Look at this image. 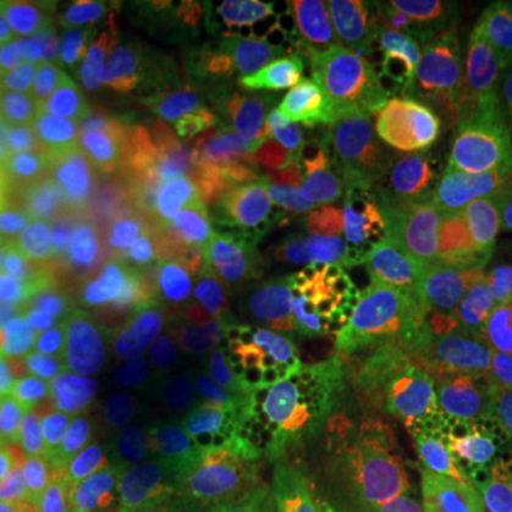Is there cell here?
I'll list each match as a JSON object with an SVG mask.
<instances>
[{
    "mask_svg": "<svg viewBox=\"0 0 512 512\" xmlns=\"http://www.w3.org/2000/svg\"><path fill=\"white\" fill-rule=\"evenodd\" d=\"M77 211L63 188L0 180V242L15 254L66 251Z\"/></svg>",
    "mask_w": 512,
    "mask_h": 512,
    "instance_id": "cell-20",
    "label": "cell"
},
{
    "mask_svg": "<svg viewBox=\"0 0 512 512\" xmlns=\"http://www.w3.org/2000/svg\"><path fill=\"white\" fill-rule=\"evenodd\" d=\"M478 171L490 180H501L507 183L512 180V146L504 151H490V154H481L478 157Z\"/></svg>",
    "mask_w": 512,
    "mask_h": 512,
    "instance_id": "cell-41",
    "label": "cell"
},
{
    "mask_svg": "<svg viewBox=\"0 0 512 512\" xmlns=\"http://www.w3.org/2000/svg\"><path fill=\"white\" fill-rule=\"evenodd\" d=\"M29 89L46 126L80 128L89 123L86 97L69 74H43L29 80Z\"/></svg>",
    "mask_w": 512,
    "mask_h": 512,
    "instance_id": "cell-35",
    "label": "cell"
},
{
    "mask_svg": "<svg viewBox=\"0 0 512 512\" xmlns=\"http://www.w3.org/2000/svg\"><path fill=\"white\" fill-rule=\"evenodd\" d=\"M23 376L49 373L97 350V311L92 302H55L15 313L3 330Z\"/></svg>",
    "mask_w": 512,
    "mask_h": 512,
    "instance_id": "cell-16",
    "label": "cell"
},
{
    "mask_svg": "<svg viewBox=\"0 0 512 512\" xmlns=\"http://www.w3.org/2000/svg\"><path fill=\"white\" fill-rule=\"evenodd\" d=\"M390 328L430 330L450 336L493 325L512 333L510 302L450 248L407 262L384 291Z\"/></svg>",
    "mask_w": 512,
    "mask_h": 512,
    "instance_id": "cell-2",
    "label": "cell"
},
{
    "mask_svg": "<svg viewBox=\"0 0 512 512\" xmlns=\"http://www.w3.org/2000/svg\"><path fill=\"white\" fill-rule=\"evenodd\" d=\"M407 512H512V484L470 464H430L407 493Z\"/></svg>",
    "mask_w": 512,
    "mask_h": 512,
    "instance_id": "cell-25",
    "label": "cell"
},
{
    "mask_svg": "<svg viewBox=\"0 0 512 512\" xmlns=\"http://www.w3.org/2000/svg\"><path fill=\"white\" fill-rule=\"evenodd\" d=\"M433 97L456 111L470 146L487 148V154L512 146L510 74H450Z\"/></svg>",
    "mask_w": 512,
    "mask_h": 512,
    "instance_id": "cell-22",
    "label": "cell"
},
{
    "mask_svg": "<svg viewBox=\"0 0 512 512\" xmlns=\"http://www.w3.org/2000/svg\"><path fill=\"white\" fill-rule=\"evenodd\" d=\"M436 248V237L424 222L413 217H399V220L379 225L367 231L350 245V256L356 271L365 276L390 274L393 268H402L413 259H421Z\"/></svg>",
    "mask_w": 512,
    "mask_h": 512,
    "instance_id": "cell-33",
    "label": "cell"
},
{
    "mask_svg": "<svg viewBox=\"0 0 512 512\" xmlns=\"http://www.w3.org/2000/svg\"><path fill=\"white\" fill-rule=\"evenodd\" d=\"M66 436L35 407L20 402L0 419V467L15 481H32Z\"/></svg>",
    "mask_w": 512,
    "mask_h": 512,
    "instance_id": "cell-31",
    "label": "cell"
},
{
    "mask_svg": "<svg viewBox=\"0 0 512 512\" xmlns=\"http://www.w3.org/2000/svg\"><path fill=\"white\" fill-rule=\"evenodd\" d=\"M92 6L0 0V26L32 74H63L103 46Z\"/></svg>",
    "mask_w": 512,
    "mask_h": 512,
    "instance_id": "cell-12",
    "label": "cell"
},
{
    "mask_svg": "<svg viewBox=\"0 0 512 512\" xmlns=\"http://www.w3.org/2000/svg\"><path fill=\"white\" fill-rule=\"evenodd\" d=\"M46 126L43 114L37 109L29 83H20L0 92V146L9 148L37 134Z\"/></svg>",
    "mask_w": 512,
    "mask_h": 512,
    "instance_id": "cell-37",
    "label": "cell"
},
{
    "mask_svg": "<svg viewBox=\"0 0 512 512\" xmlns=\"http://www.w3.org/2000/svg\"><path fill=\"white\" fill-rule=\"evenodd\" d=\"M72 77L80 86V92L86 97V111H89V123L97 126H120V94H117V80L111 72L106 49L83 57L74 69L63 72Z\"/></svg>",
    "mask_w": 512,
    "mask_h": 512,
    "instance_id": "cell-34",
    "label": "cell"
},
{
    "mask_svg": "<svg viewBox=\"0 0 512 512\" xmlns=\"http://www.w3.org/2000/svg\"><path fill=\"white\" fill-rule=\"evenodd\" d=\"M134 512H217L208 495L200 447L168 424L160 427L148 456Z\"/></svg>",
    "mask_w": 512,
    "mask_h": 512,
    "instance_id": "cell-21",
    "label": "cell"
},
{
    "mask_svg": "<svg viewBox=\"0 0 512 512\" xmlns=\"http://www.w3.org/2000/svg\"><path fill=\"white\" fill-rule=\"evenodd\" d=\"M404 15L396 6H382V3H367L365 12L356 20L359 35L365 37L376 49H393L404 35Z\"/></svg>",
    "mask_w": 512,
    "mask_h": 512,
    "instance_id": "cell-38",
    "label": "cell"
},
{
    "mask_svg": "<svg viewBox=\"0 0 512 512\" xmlns=\"http://www.w3.org/2000/svg\"><path fill=\"white\" fill-rule=\"evenodd\" d=\"M325 453L362 487L387 493L407 495L430 467L419 421L402 402L370 413L348 439Z\"/></svg>",
    "mask_w": 512,
    "mask_h": 512,
    "instance_id": "cell-10",
    "label": "cell"
},
{
    "mask_svg": "<svg viewBox=\"0 0 512 512\" xmlns=\"http://www.w3.org/2000/svg\"><path fill=\"white\" fill-rule=\"evenodd\" d=\"M23 387H32L37 407L66 439H109L120 427L137 421L128 402L126 384L106 362L100 350L69 365L29 376Z\"/></svg>",
    "mask_w": 512,
    "mask_h": 512,
    "instance_id": "cell-6",
    "label": "cell"
},
{
    "mask_svg": "<svg viewBox=\"0 0 512 512\" xmlns=\"http://www.w3.org/2000/svg\"><path fill=\"white\" fill-rule=\"evenodd\" d=\"M26 484L49 512H103L100 444L66 439Z\"/></svg>",
    "mask_w": 512,
    "mask_h": 512,
    "instance_id": "cell-24",
    "label": "cell"
},
{
    "mask_svg": "<svg viewBox=\"0 0 512 512\" xmlns=\"http://www.w3.org/2000/svg\"><path fill=\"white\" fill-rule=\"evenodd\" d=\"M18 484H23V481H15V478L9 476V473L0 467V495H9L15 487H18Z\"/></svg>",
    "mask_w": 512,
    "mask_h": 512,
    "instance_id": "cell-44",
    "label": "cell"
},
{
    "mask_svg": "<svg viewBox=\"0 0 512 512\" xmlns=\"http://www.w3.org/2000/svg\"><path fill=\"white\" fill-rule=\"evenodd\" d=\"M23 382H26V376H23L18 356L9 348L6 333H0V419L20 404Z\"/></svg>",
    "mask_w": 512,
    "mask_h": 512,
    "instance_id": "cell-39",
    "label": "cell"
},
{
    "mask_svg": "<svg viewBox=\"0 0 512 512\" xmlns=\"http://www.w3.org/2000/svg\"><path fill=\"white\" fill-rule=\"evenodd\" d=\"M15 299H12V291H9V285L6 282H0V333L12 325V319H15Z\"/></svg>",
    "mask_w": 512,
    "mask_h": 512,
    "instance_id": "cell-43",
    "label": "cell"
},
{
    "mask_svg": "<svg viewBox=\"0 0 512 512\" xmlns=\"http://www.w3.org/2000/svg\"><path fill=\"white\" fill-rule=\"evenodd\" d=\"M0 512H9V495H0Z\"/></svg>",
    "mask_w": 512,
    "mask_h": 512,
    "instance_id": "cell-45",
    "label": "cell"
},
{
    "mask_svg": "<svg viewBox=\"0 0 512 512\" xmlns=\"http://www.w3.org/2000/svg\"><path fill=\"white\" fill-rule=\"evenodd\" d=\"M382 362L396 379L399 402L413 413L439 404L441 396L470 373L444 336L416 328H390Z\"/></svg>",
    "mask_w": 512,
    "mask_h": 512,
    "instance_id": "cell-19",
    "label": "cell"
},
{
    "mask_svg": "<svg viewBox=\"0 0 512 512\" xmlns=\"http://www.w3.org/2000/svg\"><path fill=\"white\" fill-rule=\"evenodd\" d=\"M248 512H316L311 478V450L262 490Z\"/></svg>",
    "mask_w": 512,
    "mask_h": 512,
    "instance_id": "cell-36",
    "label": "cell"
},
{
    "mask_svg": "<svg viewBox=\"0 0 512 512\" xmlns=\"http://www.w3.org/2000/svg\"><path fill=\"white\" fill-rule=\"evenodd\" d=\"M191 60L183 55L137 57L128 63L120 86V126L148 134L165 123L183 92Z\"/></svg>",
    "mask_w": 512,
    "mask_h": 512,
    "instance_id": "cell-26",
    "label": "cell"
},
{
    "mask_svg": "<svg viewBox=\"0 0 512 512\" xmlns=\"http://www.w3.org/2000/svg\"><path fill=\"white\" fill-rule=\"evenodd\" d=\"M0 154H3V146H0Z\"/></svg>",
    "mask_w": 512,
    "mask_h": 512,
    "instance_id": "cell-47",
    "label": "cell"
},
{
    "mask_svg": "<svg viewBox=\"0 0 512 512\" xmlns=\"http://www.w3.org/2000/svg\"><path fill=\"white\" fill-rule=\"evenodd\" d=\"M217 12L202 3L160 0L146 6L120 35V49L128 55H148L171 46H185L208 32Z\"/></svg>",
    "mask_w": 512,
    "mask_h": 512,
    "instance_id": "cell-28",
    "label": "cell"
},
{
    "mask_svg": "<svg viewBox=\"0 0 512 512\" xmlns=\"http://www.w3.org/2000/svg\"><path fill=\"white\" fill-rule=\"evenodd\" d=\"M436 220L458 245L453 254L512 302V188L447 183Z\"/></svg>",
    "mask_w": 512,
    "mask_h": 512,
    "instance_id": "cell-8",
    "label": "cell"
},
{
    "mask_svg": "<svg viewBox=\"0 0 512 512\" xmlns=\"http://www.w3.org/2000/svg\"><path fill=\"white\" fill-rule=\"evenodd\" d=\"M9 512H49L40 501H37L32 490H29V484L23 481L18 484L12 493H9Z\"/></svg>",
    "mask_w": 512,
    "mask_h": 512,
    "instance_id": "cell-42",
    "label": "cell"
},
{
    "mask_svg": "<svg viewBox=\"0 0 512 512\" xmlns=\"http://www.w3.org/2000/svg\"><path fill=\"white\" fill-rule=\"evenodd\" d=\"M302 279L316 311L308 330V359L322 373L328 367L382 353L390 336L387 302L362 288L348 265L325 242H313L302 254Z\"/></svg>",
    "mask_w": 512,
    "mask_h": 512,
    "instance_id": "cell-3",
    "label": "cell"
},
{
    "mask_svg": "<svg viewBox=\"0 0 512 512\" xmlns=\"http://www.w3.org/2000/svg\"><path fill=\"white\" fill-rule=\"evenodd\" d=\"M510 316H512V302H510Z\"/></svg>",
    "mask_w": 512,
    "mask_h": 512,
    "instance_id": "cell-46",
    "label": "cell"
},
{
    "mask_svg": "<svg viewBox=\"0 0 512 512\" xmlns=\"http://www.w3.org/2000/svg\"><path fill=\"white\" fill-rule=\"evenodd\" d=\"M131 148L120 140L117 131L97 123H83L74 128V146L63 194L69 197L74 211H83L89 202L106 188L114 171L128 157Z\"/></svg>",
    "mask_w": 512,
    "mask_h": 512,
    "instance_id": "cell-29",
    "label": "cell"
},
{
    "mask_svg": "<svg viewBox=\"0 0 512 512\" xmlns=\"http://www.w3.org/2000/svg\"><path fill=\"white\" fill-rule=\"evenodd\" d=\"M66 259L94 305H117L157 291L160 256L157 245L146 239L120 237L77 222Z\"/></svg>",
    "mask_w": 512,
    "mask_h": 512,
    "instance_id": "cell-14",
    "label": "cell"
},
{
    "mask_svg": "<svg viewBox=\"0 0 512 512\" xmlns=\"http://www.w3.org/2000/svg\"><path fill=\"white\" fill-rule=\"evenodd\" d=\"M308 447L274 416H256L239 430L217 441L205 461L208 495L217 512H248L262 490L296 461Z\"/></svg>",
    "mask_w": 512,
    "mask_h": 512,
    "instance_id": "cell-7",
    "label": "cell"
},
{
    "mask_svg": "<svg viewBox=\"0 0 512 512\" xmlns=\"http://www.w3.org/2000/svg\"><path fill=\"white\" fill-rule=\"evenodd\" d=\"M94 311L97 350L126 384L137 421L168 424L200 365L197 342L157 291Z\"/></svg>",
    "mask_w": 512,
    "mask_h": 512,
    "instance_id": "cell-1",
    "label": "cell"
},
{
    "mask_svg": "<svg viewBox=\"0 0 512 512\" xmlns=\"http://www.w3.org/2000/svg\"><path fill=\"white\" fill-rule=\"evenodd\" d=\"M453 49L450 74H467L481 57H498L512 46V0H453L433 20Z\"/></svg>",
    "mask_w": 512,
    "mask_h": 512,
    "instance_id": "cell-23",
    "label": "cell"
},
{
    "mask_svg": "<svg viewBox=\"0 0 512 512\" xmlns=\"http://www.w3.org/2000/svg\"><path fill=\"white\" fill-rule=\"evenodd\" d=\"M77 222L157 245L180 228V214L160 177L131 148L106 188L77 211Z\"/></svg>",
    "mask_w": 512,
    "mask_h": 512,
    "instance_id": "cell-15",
    "label": "cell"
},
{
    "mask_svg": "<svg viewBox=\"0 0 512 512\" xmlns=\"http://www.w3.org/2000/svg\"><path fill=\"white\" fill-rule=\"evenodd\" d=\"M279 140L282 97L274 89L237 94L211 117L205 168L231 183H262L279 163Z\"/></svg>",
    "mask_w": 512,
    "mask_h": 512,
    "instance_id": "cell-11",
    "label": "cell"
},
{
    "mask_svg": "<svg viewBox=\"0 0 512 512\" xmlns=\"http://www.w3.org/2000/svg\"><path fill=\"white\" fill-rule=\"evenodd\" d=\"M231 89V57L222 55L205 63L197 80L185 86L171 117L160 134V157L174 180H194L200 165H205V146L211 117L220 109L225 92Z\"/></svg>",
    "mask_w": 512,
    "mask_h": 512,
    "instance_id": "cell-18",
    "label": "cell"
},
{
    "mask_svg": "<svg viewBox=\"0 0 512 512\" xmlns=\"http://www.w3.org/2000/svg\"><path fill=\"white\" fill-rule=\"evenodd\" d=\"M74 128L43 126L37 134L3 148L0 180L23 185L63 188L72 160Z\"/></svg>",
    "mask_w": 512,
    "mask_h": 512,
    "instance_id": "cell-32",
    "label": "cell"
},
{
    "mask_svg": "<svg viewBox=\"0 0 512 512\" xmlns=\"http://www.w3.org/2000/svg\"><path fill=\"white\" fill-rule=\"evenodd\" d=\"M265 256L237 265H160L157 293L197 345L239 350L254 319Z\"/></svg>",
    "mask_w": 512,
    "mask_h": 512,
    "instance_id": "cell-5",
    "label": "cell"
},
{
    "mask_svg": "<svg viewBox=\"0 0 512 512\" xmlns=\"http://www.w3.org/2000/svg\"><path fill=\"white\" fill-rule=\"evenodd\" d=\"M29 80H32L29 66L23 63L15 43L9 40V35L0 26V92L12 89V86H20V83H29Z\"/></svg>",
    "mask_w": 512,
    "mask_h": 512,
    "instance_id": "cell-40",
    "label": "cell"
},
{
    "mask_svg": "<svg viewBox=\"0 0 512 512\" xmlns=\"http://www.w3.org/2000/svg\"><path fill=\"white\" fill-rule=\"evenodd\" d=\"M256 416H268L259 373L242 353L225 350L217 359L197 365L168 427L194 441L200 453H208L217 441Z\"/></svg>",
    "mask_w": 512,
    "mask_h": 512,
    "instance_id": "cell-9",
    "label": "cell"
},
{
    "mask_svg": "<svg viewBox=\"0 0 512 512\" xmlns=\"http://www.w3.org/2000/svg\"><path fill=\"white\" fill-rule=\"evenodd\" d=\"M285 205L302 222L333 242H356L367 231L399 220V191L382 180H356L336 188H316L308 194L285 197Z\"/></svg>",
    "mask_w": 512,
    "mask_h": 512,
    "instance_id": "cell-17",
    "label": "cell"
},
{
    "mask_svg": "<svg viewBox=\"0 0 512 512\" xmlns=\"http://www.w3.org/2000/svg\"><path fill=\"white\" fill-rule=\"evenodd\" d=\"M9 291L18 311L55 305V302H92L80 288L72 265L66 259V251L12 254Z\"/></svg>",
    "mask_w": 512,
    "mask_h": 512,
    "instance_id": "cell-30",
    "label": "cell"
},
{
    "mask_svg": "<svg viewBox=\"0 0 512 512\" xmlns=\"http://www.w3.org/2000/svg\"><path fill=\"white\" fill-rule=\"evenodd\" d=\"M430 441L512 484V362L467 373L430 407Z\"/></svg>",
    "mask_w": 512,
    "mask_h": 512,
    "instance_id": "cell-4",
    "label": "cell"
},
{
    "mask_svg": "<svg viewBox=\"0 0 512 512\" xmlns=\"http://www.w3.org/2000/svg\"><path fill=\"white\" fill-rule=\"evenodd\" d=\"M393 402H399V387L390 367L376 356H359L322 370L313 382L305 447L311 453L333 450L365 416Z\"/></svg>",
    "mask_w": 512,
    "mask_h": 512,
    "instance_id": "cell-13",
    "label": "cell"
},
{
    "mask_svg": "<svg viewBox=\"0 0 512 512\" xmlns=\"http://www.w3.org/2000/svg\"><path fill=\"white\" fill-rule=\"evenodd\" d=\"M157 433V424L131 421L100 441L103 512H134Z\"/></svg>",
    "mask_w": 512,
    "mask_h": 512,
    "instance_id": "cell-27",
    "label": "cell"
}]
</instances>
